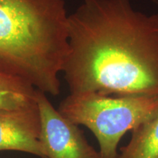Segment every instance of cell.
<instances>
[{"label": "cell", "mask_w": 158, "mask_h": 158, "mask_svg": "<svg viewBox=\"0 0 158 158\" xmlns=\"http://www.w3.org/2000/svg\"><path fill=\"white\" fill-rule=\"evenodd\" d=\"M40 119V141L46 158H100L78 125L69 121L54 107L46 94L37 89Z\"/></svg>", "instance_id": "4"}, {"label": "cell", "mask_w": 158, "mask_h": 158, "mask_svg": "<svg viewBox=\"0 0 158 158\" xmlns=\"http://www.w3.org/2000/svg\"><path fill=\"white\" fill-rule=\"evenodd\" d=\"M130 141L118 158H158V114L132 130Z\"/></svg>", "instance_id": "7"}, {"label": "cell", "mask_w": 158, "mask_h": 158, "mask_svg": "<svg viewBox=\"0 0 158 158\" xmlns=\"http://www.w3.org/2000/svg\"><path fill=\"white\" fill-rule=\"evenodd\" d=\"M70 94L158 95V14L131 0H81L68 15Z\"/></svg>", "instance_id": "1"}, {"label": "cell", "mask_w": 158, "mask_h": 158, "mask_svg": "<svg viewBox=\"0 0 158 158\" xmlns=\"http://www.w3.org/2000/svg\"><path fill=\"white\" fill-rule=\"evenodd\" d=\"M58 110L69 121L94 134L100 158H118V143L125 133L158 114V95L70 94Z\"/></svg>", "instance_id": "3"}, {"label": "cell", "mask_w": 158, "mask_h": 158, "mask_svg": "<svg viewBox=\"0 0 158 158\" xmlns=\"http://www.w3.org/2000/svg\"></svg>", "instance_id": "9"}, {"label": "cell", "mask_w": 158, "mask_h": 158, "mask_svg": "<svg viewBox=\"0 0 158 158\" xmlns=\"http://www.w3.org/2000/svg\"><path fill=\"white\" fill-rule=\"evenodd\" d=\"M37 89L25 79L0 71V110L37 106Z\"/></svg>", "instance_id": "6"}, {"label": "cell", "mask_w": 158, "mask_h": 158, "mask_svg": "<svg viewBox=\"0 0 158 158\" xmlns=\"http://www.w3.org/2000/svg\"><path fill=\"white\" fill-rule=\"evenodd\" d=\"M68 15L64 0H0V71L59 95Z\"/></svg>", "instance_id": "2"}, {"label": "cell", "mask_w": 158, "mask_h": 158, "mask_svg": "<svg viewBox=\"0 0 158 158\" xmlns=\"http://www.w3.org/2000/svg\"><path fill=\"white\" fill-rule=\"evenodd\" d=\"M154 3H155L156 5H158V0H152Z\"/></svg>", "instance_id": "8"}, {"label": "cell", "mask_w": 158, "mask_h": 158, "mask_svg": "<svg viewBox=\"0 0 158 158\" xmlns=\"http://www.w3.org/2000/svg\"><path fill=\"white\" fill-rule=\"evenodd\" d=\"M40 134L37 105L19 110H0V152L16 151L46 158Z\"/></svg>", "instance_id": "5"}]
</instances>
